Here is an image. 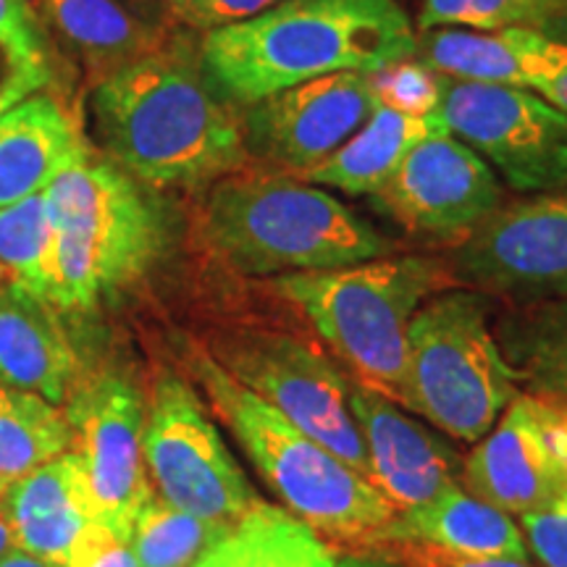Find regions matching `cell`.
Here are the masks:
<instances>
[{"label": "cell", "instance_id": "44dd1931", "mask_svg": "<svg viewBox=\"0 0 567 567\" xmlns=\"http://www.w3.org/2000/svg\"><path fill=\"white\" fill-rule=\"evenodd\" d=\"M442 132L446 130L439 124L434 113L413 116V113L375 105L368 122L339 151L308 172L297 174V179L323 189H339V193L352 197H371L394 174V168L417 142Z\"/></svg>", "mask_w": 567, "mask_h": 567}, {"label": "cell", "instance_id": "1f68e13d", "mask_svg": "<svg viewBox=\"0 0 567 567\" xmlns=\"http://www.w3.org/2000/svg\"><path fill=\"white\" fill-rule=\"evenodd\" d=\"M530 555L542 567H567V494L549 507L517 517Z\"/></svg>", "mask_w": 567, "mask_h": 567}, {"label": "cell", "instance_id": "4fadbf2b", "mask_svg": "<svg viewBox=\"0 0 567 567\" xmlns=\"http://www.w3.org/2000/svg\"><path fill=\"white\" fill-rule=\"evenodd\" d=\"M66 402L71 452L87 471L103 526L126 544L140 509L155 494L142 452L145 408L137 389L122 375L103 373L71 389Z\"/></svg>", "mask_w": 567, "mask_h": 567}, {"label": "cell", "instance_id": "52a82bcc", "mask_svg": "<svg viewBox=\"0 0 567 567\" xmlns=\"http://www.w3.org/2000/svg\"><path fill=\"white\" fill-rule=\"evenodd\" d=\"M484 292L444 289L417 310L408 334L402 408L455 442L484 439L520 394V373L488 326Z\"/></svg>", "mask_w": 567, "mask_h": 567}, {"label": "cell", "instance_id": "d6a6232c", "mask_svg": "<svg viewBox=\"0 0 567 567\" xmlns=\"http://www.w3.org/2000/svg\"><path fill=\"white\" fill-rule=\"evenodd\" d=\"M276 3H281V0H182V3L172 6V13L195 30L210 32L258 17Z\"/></svg>", "mask_w": 567, "mask_h": 567}, {"label": "cell", "instance_id": "e0dca14e", "mask_svg": "<svg viewBox=\"0 0 567 567\" xmlns=\"http://www.w3.org/2000/svg\"><path fill=\"white\" fill-rule=\"evenodd\" d=\"M350 408L363 436L368 481L396 513L415 509L450 486H463V457L442 431L413 421L396 402L350 384Z\"/></svg>", "mask_w": 567, "mask_h": 567}, {"label": "cell", "instance_id": "60d3db41", "mask_svg": "<svg viewBox=\"0 0 567 567\" xmlns=\"http://www.w3.org/2000/svg\"><path fill=\"white\" fill-rule=\"evenodd\" d=\"M9 287H11L9 276H6V271H3V268H0V295H3V292H6V289H9Z\"/></svg>", "mask_w": 567, "mask_h": 567}, {"label": "cell", "instance_id": "d4e9b609", "mask_svg": "<svg viewBox=\"0 0 567 567\" xmlns=\"http://www.w3.org/2000/svg\"><path fill=\"white\" fill-rule=\"evenodd\" d=\"M71 450V429L59 405L0 384V496L34 467Z\"/></svg>", "mask_w": 567, "mask_h": 567}, {"label": "cell", "instance_id": "4316f807", "mask_svg": "<svg viewBox=\"0 0 567 567\" xmlns=\"http://www.w3.org/2000/svg\"><path fill=\"white\" fill-rule=\"evenodd\" d=\"M231 526H218L153 494L132 526L130 549L137 567H193Z\"/></svg>", "mask_w": 567, "mask_h": 567}, {"label": "cell", "instance_id": "30bf717a", "mask_svg": "<svg viewBox=\"0 0 567 567\" xmlns=\"http://www.w3.org/2000/svg\"><path fill=\"white\" fill-rule=\"evenodd\" d=\"M239 384L368 478L363 436L350 408V379L334 360L287 331H237L218 360Z\"/></svg>", "mask_w": 567, "mask_h": 567}, {"label": "cell", "instance_id": "f35d334b", "mask_svg": "<svg viewBox=\"0 0 567 567\" xmlns=\"http://www.w3.org/2000/svg\"><path fill=\"white\" fill-rule=\"evenodd\" d=\"M0 567H48L40 559L24 555L21 549H9L6 555H0Z\"/></svg>", "mask_w": 567, "mask_h": 567}, {"label": "cell", "instance_id": "7c38bea8", "mask_svg": "<svg viewBox=\"0 0 567 567\" xmlns=\"http://www.w3.org/2000/svg\"><path fill=\"white\" fill-rule=\"evenodd\" d=\"M463 488L513 517L567 494V402L517 394L463 457Z\"/></svg>", "mask_w": 567, "mask_h": 567}, {"label": "cell", "instance_id": "8992f818", "mask_svg": "<svg viewBox=\"0 0 567 567\" xmlns=\"http://www.w3.org/2000/svg\"><path fill=\"white\" fill-rule=\"evenodd\" d=\"M45 203L53 226V310L97 308L137 281L161 250L151 200L124 168L90 147L48 184Z\"/></svg>", "mask_w": 567, "mask_h": 567}, {"label": "cell", "instance_id": "cb8c5ba5", "mask_svg": "<svg viewBox=\"0 0 567 567\" xmlns=\"http://www.w3.org/2000/svg\"><path fill=\"white\" fill-rule=\"evenodd\" d=\"M334 547L287 507L258 502L193 567H337Z\"/></svg>", "mask_w": 567, "mask_h": 567}, {"label": "cell", "instance_id": "ac0fdd59", "mask_svg": "<svg viewBox=\"0 0 567 567\" xmlns=\"http://www.w3.org/2000/svg\"><path fill=\"white\" fill-rule=\"evenodd\" d=\"M384 544H415L465 557L530 559L515 517L463 486H450L425 505L396 513Z\"/></svg>", "mask_w": 567, "mask_h": 567}, {"label": "cell", "instance_id": "484cf974", "mask_svg": "<svg viewBox=\"0 0 567 567\" xmlns=\"http://www.w3.org/2000/svg\"><path fill=\"white\" fill-rule=\"evenodd\" d=\"M0 268L11 287L48 302L53 279V226L45 193L0 208Z\"/></svg>", "mask_w": 567, "mask_h": 567}, {"label": "cell", "instance_id": "d590c367", "mask_svg": "<svg viewBox=\"0 0 567 567\" xmlns=\"http://www.w3.org/2000/svg\"><path fill=\"white\" fill-rule=\"evenodd\" d=\"M48 74H40V71H13L6 69L0 74V116L6 111L13 109V105L30 97L32 92H38L42 84H45Z\"/></svg>", "mask_w": 567, "mask_h": 567}, {"label": "cell", "instance_id": "9a60e30c", "mask_svg": "<svg viewBox=\"0 0 567 567\" xmlns=\"http://www.w3.org/2000/svg\"><path fill=\"white\" fill-rule=\"evenodd\" d=\"M371 74L318 76L250 105L245 147L295 176L339 151L375 109Z\"/></svg>", "mask_w": 567, "mask_h": 567}, {"label": "cell", "instance_id": "7402d4cb", "mask_svg": "<svg viewBox=\"0 0 567 567\" xmlns=\"http://www.w3.org/2000/svg\"><path fill=\"white\" fill-rule=\"evenodd\" d=\"M53 30L95 74L109 76L163 45L161 27L126 0H40Z\"/></svg>", "mask_w": 567, "mask_h": 567}, {"label": "cell", "instance_id": "8d00e7d4", "mask_svg": "<svg viewBox=\"0 0 567 567\" xmlns=\"http://www.w3.org/2000/svg\"><path fill=\"white\" fill-rule=\"evenodd\" d=\"M337 567H413L405 559L392 555H379V551H360V555H347L337 563Z\"/></svg>", "mask_w": 567, "mask_h": 567}, {"label": "cell", "instance_id": "603a6c76", "mask_svg": "<svg viewBox=\"0 0 567 567\" xmlns=\"http://www.w3.org/2000/svg\"><path fill=\"white\" fill-rule=\"evenodd\" d=\"M551 34L536 30H460L439 27L425 30L417 38V51L423 66L434 74L465 82H492L528 87V71L536 55L544 51Z\"/></svg>", "mask_w": 567, "mask_h": 567}, {"label": "cell", "instance_id": "3957f363", "mask_svg": "<svg viewBox=\"0 0 567 567\" xmlns=\"http://www.w3.org/2000/svg\"><path fill=\"white\" fill-rule=\"evenodd\" d=\"M200 231L216 258L243 276L334 271L392 250L329 189L271 172H234L213 182Z\"/></svg>", "mask_w": 567, "mask_h": 567}, {"label": "cell", "instance_id": "ffe728a7", "mask_svg": "<svg viewBox=\"0 0 567 567\" xmlns=\"http://www.w3.org/2000/svg\"><path fill=\"white\" fill-rule=\"evenodd\" d=\"M51 310L17 287L0 295V384L61 405L74 389L76 358Z\"/></svg>", "mask_w": 567, "mask_h": 567}, {"label": "cell", "instance_id": "d6986e66", "mask_svg": "<svg viewBox=\"0 0 567 567\" xmlns=\"http://www.w3.org/2000/svg\"><path fill=\"white\" fill-rule=\"evenodd\" d=\"M84 151L74 118L53 97L32 92L0 116V208L45 193Z\"/></svg>", "mask_w": 567, "mask_h": 567}, {"label": "cell", "instance_id": "277c9868", "mask_svg": "<svg viewBox=\"0 0 567 567\" xmlns=\"http://www.w3.org/2000/svg\"><path fill=\"white\" fill-rule=\"evenodd\" d=\"M452 281L455 276L436 258L384 255L334 271L276 276L274 289L313 326L354 384L402 408L410 323Z\"/></svg>", "mask_w": 567, "mask_h": 567}, {"label": "cell", "instance_id": "e575fe53", "mask_svg": "<svg viewBox=\"0 0 567 567\" xmlns=\"http://www.w3.org/2000/svg\"><path fill=\"white\" fill-rule=\"evenodd\" d=\"M400 559H405L413 567H538L530 559H513V557H465L450 555L429 547H415V544H396L394 547Z\"/></svg>", "mask_w": 567, "mask_h": 567}, {"label": "cell", "instance_id": "ba28073f", "mask_svg": "<svg viewBox=\"0 0 567 567\" xmlns=\"http://www.w3.org/2000/svg\"><path fill=\"white\" fill-rule=\"evenodd\" d=\"M434 116L515 193L567 187V116L528 87L465 82L436 74Z\"/></svg>", "mask_w": 567, "mask_h": 567}, {"label": "cell", "instance_id": "836d02e7", "mask_svg": "<svg viewBox=\"0 0 567 567\" xmlns=\"http://www.w3.org/2000/svg\"><path fill=\"white\" fill-rule=\"evenodd\" d=\"M528 90L567 116V42L549 38L528 71Z\"/></svg>", "mask_w": 567, "mask_h": 567}, {"label": "cell", "instance_id": "5bb4252c", "mask_svg": "<svg viewBox=\"0 0 567 567\" xmlns=\"http://www.w3.org/2000/svg\"><path fill=\"white\" fill-rule=\"evenodd\" d=\"M371 200L410 231L465 239L499 208L502 187L476 151L442 132L417 142Z\"/></svg>", "mask_w": 567, "mask_h": 567}, {"label": "cell", "instance_id": "2e32d148", "mask_svg": "<svg viewBox=\"0 0 567 567\" xmlns=\"http://www.w3.org/2000/svg\"><path fill=\"white\" fill-rule=\"evenodd\" d=\"M0 517L13 549L48 567H87L118 542L103 526L87 471L71 450L38 465L0 496Z\"/></svg>", "mask_w": 567, "mask_h": 567}, {"label": "cell", "instance_id": "8fae6325", "mask_svg": "<svg viewBox=\"0 0 567 567\" xmlns=\"http://www.w3.org/2000/svg\"><path fill=\"white\" fill-rule=\"evenodd\" d=\"M452 276L517 300L567 297V187L499 205L460 239Z\"/></svg>", "mask_w": 567, "mask_h": 567}, {"label": "cell", "instance_id": "5b68a950", "mask_svg": "<svg viewBox=\"0 0 567 567\" xmlns=\"http://www.w3.org/2000/svg\"><path fill=\"white\" fill-rule=\"evenodd\" d=\"M195 363L213 408L289 513L308 523L331 547L373 549L384 544L396 509L363 473L289 423L264 396L239 384L218 360L200 354Z\"/></svg>", "mask_w": 567, "mask_h": 567}, {"label": "cell", "instance_id": "ab89813d", "mask_svg": "<svg viewBox=\"0 0 567 567\" xmlns=\"http://www.w3.org/2000/svg\"><path fill=\"white\" fill-rule=\"evenodd\" d=\"M9 549H13V542H11L9 526H6V520L0 517V555H6Z\"/></svg>", "mask_w": 567, "mask_h": 567}, {"label": "cell", "instance_id": "b9f144b4", "mask_svg": "<svg viewBox=\"0 0 567 567\" xmlns=\"http://www.w3.org/2000/svg\"><path fill=\"white\" fill-rule=\"evenodd\" d=\"M166 3H172V6H176V3H182V0H166Z\"/></svg>", "mask_w": 567, "mask_h": 567}, {"label": "cell", "instance_id": "f546056e", "mask_svg": "<svg viewBox=\"0 0 567 567\" xmlns=\"http://www.w3.org/2000/svg\"><path fill=\"white\" fill-rule=\"evenodd\" d=\"M371 87L375 103L386 109L413 113V116H431L439 103L436 74L421 61L408 59L392 66L373 71Z\"/></svg>", "mask_w": 567, "mask_h": 567}, {"label": "cell", "instance_id": "4dcf8cb0", "mask_svg": "<svg viewBox=\"0 0 567 567\" xmlns=\"http://www.w3.org/2000/svg\"><path fill=\"white\" fill-rule=\"evenodd\" d=\"M0 59L13 71L48 74L45 40L30 0H0Z\"/></svg>", "mask_w": 567, "mask_h": 567}, {"label": "cell", "instance_id": "7a4b0ae2", "mask_svg": "<svg viewBox=\"0 0 567 567\" xmlns=\"http://www.w3.org/2000/svg\"><path fill=\"white\" fill-rule=\"evenodd\" d=\"M415 51L413 19L396 0H281L205 32L200 61L226 101L252 105L318 76L373 74Z\"/></svg>", "mask_w": 567, "mask_h": 567}, {"label": "cell", "instance_id": "f1b7e54d", "mask_svg": "<svg viewBox=\"0 0 567 567\" xmlns=\"http://www.w3.org/2000/svg\"><path fill=\"white\" fill-rule=\"evenodd\" d=\"M513 352L517 354L513 368L534 394L567 402V297L517 331Z\"/></svg>", "mask_w": 567, "mask_h": 567}, {"label": "cell", "instance_id": "6da1fadb", "mask_svg": "<svg viewBox=\"0 0 567 567\" xmlns=\"http://www.w3.org/2000/svg\"><path fill=\"white\" fill-rule=\"evenodd\" d=\"M92 118L118 168L153 187L216 182L247 161L243 122L187 48L163 42L103 76Z\"/></svg>", "mask_w": 567, "mask_h": 567}, {"label": "cell", "instance_id": "74e56055", "mask_svg": "<svg viewBox=\"0 0 567 567\" xmlns=\"http://www.w3.org/2000/svg\"><path fill=\"white\" fill-rule=\"evenodd\" d=\"M87 567H137V559H134L130 544L113 542L111 547L103 549Z\"/></svg>", "mask_w": 567, "mask_h": 567}, {"label": "cell", "instance_id": "9c48e42d", "mask_svg": "<svg viewBox=\"0 0 567 567\" xmlns=\"http://www.w3.org/2000/svg\"><path fill=\"white\" fill-rule=\"evenodd\" d=\"M142 452L153 492L184 513L234 526L260 502L197 394L179 375L163 373L155 381Z\"/></svg>", "mask_w": 567, "mask_h": 567}, {"label": "cell", "instance_id": "83f0119b", "mask_svg": "<svg viewBox=\"0 0 567 567\" xmlns=\"http://www.w3.org/2000/svg\"><path fill=\"white\" fill-rule=\"evenodd\" d=\"M567 21V0H421V32L439 27L460 30H536L549 34Z\"/></svg>", "mask_w": 567, "mask_h": 567}]
</instances>
